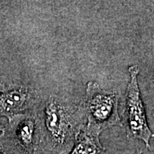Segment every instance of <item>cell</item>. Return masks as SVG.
<instances>
[{
	"mask_svg": "<svg viewBox=\"0 0 154 154\" xmlns=\"http://www.w3.org/2000/svg\"><path fill=\"white\" fill-rule=\"evenodd\" d=\"M42 149L63 154L69 151L82 129L86 118L81 104L56 96L42 100L35 108Z\"/></svg>",
	"mask_w": 154,
	"mask_h": 154,
	"instance_id": "cell-1",
	"label": "cell"
},
{
	"mask_svg": "<svg viewBox=\"0 0 154 154\" xmlns=\"http://www.w3.org/2000/svg\"><path fill=\"white\" fill-rule=\"evenodd\" d=\"M119 94L100 87L96 82H88L84 99L81 102L88 128L101 134L113 126H122L119 111Z\"/></svg>",
	"mask_w": 154,
	"mask_h": 154,
	"instance_id": "cell-2",
	"label": "cell"
},
{
	"mask_svg": "<svg viewBox=\"0 0 154 154\" xmlns=\"http://www.w3.org/2000/svg\"><path fill=\"white\" fill-rule=\"evenodd\" d=\"M130 80L125 95L124 120L128 138L140 140L146 148L150 147V140L153 137V133L148 124L147 119L138 83L139 68L133 65L128 68Z\"/></svg>",
	"mask_w": 154,
	"mask_h": 154,
	"instance_id": "cell-3",
	"label": "cell"
},
{
	"mask_svg": "<svg viewBox=\"0 0 154 154\" xmlns=\"http://www.w3.org/2000/svg\"><path fill=\"white\" fill-rule=\"evenodd\" d=\"M33 90L22 86H10L0 90V113H14L36 106L39 101Z\"/></svg>",
	"mask_w": 154,
	"mask_h": 154,
	"instance_id": "cell-4",
	"label": "cell"
},
{
	"mask_svg": "<svg viewBox=\"0 0 154 154\" xmlns=\"http://www.w3.org/2000/svg\"><path fill=\"white\" fill-rule=\"evenodd\" d=\"M99 135L85 125L77 136L73 150L79 154H105Z\"/></svg>",
	"mask_w": 154,
	"mask_h": 154,
	"instance_id": "cell-5",
	"label": "cell"
},
{
	"mask_svg": "<svg viewBox=\"0 0 154 154\" xmlns=\"http://www.w3.org/2000/svg\"><path fill=\"white\" fill-rule=\"evenodd\" d=\"M69 154H79V153H77L76 152H75V151H74V150H72V151L71 152V153H69Z\"/></svg>",
	"mask_w": 154,
	"mask_h": 154,
	"instance_id": "cell-6",
	"label": "cell"
}]
</instances>
